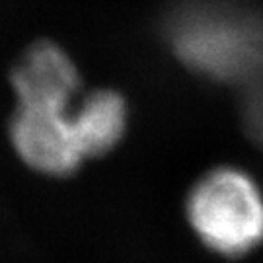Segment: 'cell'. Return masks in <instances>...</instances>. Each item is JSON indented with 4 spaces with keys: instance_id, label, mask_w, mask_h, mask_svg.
Returning <instances> with one entry per match:
<instances>
[{
    "instance_id": "cell-1",
    "label": "cell",
    "mask_w": 263,
    "mask_h": 263,
    "mask_svg": "<svg viewBox=\"0 0 263 263\" xmlns=\"http://www.w3.org/2000/svg\"><path fill=\"white\" fill-rule=\"evenodd\" d=\"M168 47L191 72L213 82H244L263 68V20L220 0H193L172 10Z\"/></svg>"
},
{
    "instance_id": "cell-2",
    "label": "cell",
    "mask_w": 263,
    "mask_h": 263,
    "mask_svg": "<svg viewBox=\"0 0 263 263\" xmlns=\"http://www.w3.org/2000/svg\"><path fill=\"white\" fill-rule=\"evenodd\" d=\"M183 218L205 252L246 259L263 248V183L240 164L211 166L189 185Z\"/></svg>"
},
{
    "instance_id": "cell-3",
    "label": "cell",
    "mask_w": 263,
    "mask_h": 263,
    "mask_svg": "<svg viewBox=\"0 0 263 263\" xmlns=\"http://www.w3.org/2000/svg\"><path fill=\"white\" fill-rule=\"evenodd\" d=\"M72 107L14 105L8 123V141L14 156L43 178L76 176L86 156L74 131Z\"/></svg>"
},
{
    "instance_id": "cell-4",
    "label": "cell",
    "mask_w": 263,
    "mask_h": 263,
    "mask_svg": "<svg viewBox=\"0 0 263 263\" xmlns=\"http://www.w3.org/2000/svg\"><path fill=\"white\" fill-rule=\"evenodd\" d=\"M14 105L70 107L84 92L74 57L51 39H37L22 51L10 72Z\"/></svg>"
},
{
    "instance_id": "cell-5",
    "label": "cell",
    "mask_w": 263,
    "mask_h": 263,
    "mask_svg": "<svg viewBox=\"0 0 263 263\" xmlns=\"http://www.w3.org/2000/svg\"><path fill=\"white\" fill-rule=\"evenodd\" d=\"M74 131L86 160H100L117 151L131 127L127 96L115 88L84 90L72 107Z\"/></svg>"
}]
</instances>
